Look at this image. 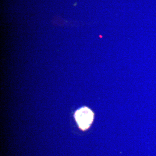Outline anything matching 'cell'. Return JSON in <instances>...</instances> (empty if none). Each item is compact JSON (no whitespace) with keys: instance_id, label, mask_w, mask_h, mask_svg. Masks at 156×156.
<instances>
[{"instance_id":"1","label":"cell","mask_w":156,"mask_h":156,"mask_svg":"<svg viewBox=\"0 0 156 156\" xmlns=\"http://www.w3.org/2000/svg\"><path fill=\"white\" fill-rule=\"evenodd\" d=\"M75 117L79 127L82 130H85L88 129L92 124L94 115L90 109L83 107L76 112Z\"/></svg>"}]
</instances>
